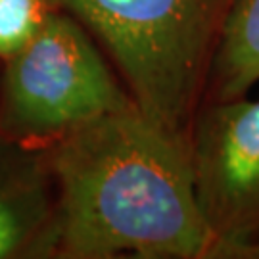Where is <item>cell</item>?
Listing matches in <instances>:
<instances>
[{
  "mask_svg": "<svg viewBox=\"0 0 259 259\" xmlns=\"http://www.w3.org/2000/svg\"><path fill=\"white\" fill-rule=\"evenodd\" d=\"M54 257L221 259L198 207L188 148L131 104L45 150Z\"/></svg>",
  "mask_w": 259,
  "mask_h": 259,
  "instance_id": "1",
  "label": "cell"
},
{
  "mask_svg": "<svg viewBox=\"0 0 259 259\" xmlns=\"http://www.w3.org/2000/svg\"><path fill=\"white\" fill-rule=\"evenodd\" d=\"M152 123L188 148L236 0H58Z\"/></svg>",
  "mask_w": 259,
  "mask_h": 259,
  "instance_id": "2",
  "label": "cell"
},
{
  "mask_svg": "<svg viewBox=\"0 0 259 259\" xmlns=\"http://www.w3.org/2000/svg\"><path fill=\"white\" fill-rule=\"evenodd\" d=\"M127 87L79 19L58 10L2 64L0 135L47 150L106 113L131 106Z\"/></svg>",
  "mask_w": 259,
  "mask_h": 259,
  "instance_id": "3",
  "label": "cell"
},
{
  "mask_svg": "<svg viewBox=\"0 0 259 259\" xmlns=\"http://www.w3.org/2000/svg\"><path fill=\"white\" fill-rule=\"evenodd\" d=\"M188 159L221 259H259V98L205 102L188 139Z\"/></svg>",
  "mask_w": 259,
  "mask_h": 259,
  "instance_id": "4",
  "label": "cell"
},
{
  "mask_svg": "<svg viewBox=\"0 0 259 259\" xmlns=\"http://www.w3.org/2000/svg\"><path fill=\"white\" fill-rule=\"evenodd\" d=\"M56 188L45 150L0 135V259L54 257Z\"/></svg>",
  "mask_w": 259,
  "mask_h": 259,
  "instance_id": "5",
  "label": "cell"
},
{
  "mask_svg": "<svg viewBox=\"0 0 259 259\" xmlns=\"http://www.w3.org/2000/svg\"><path fill=\"white\" fill-rule=\"evenodd\" d=\"M257 83L259 0H236L213 62L205 102L248 96L250 89Z\"/></svg>",
  "mask_w": 259,
  "mask_h": 259,
  "instance_id": "6",
  "label": "cell"
},
{
  "mask_svg": "<svg viewBox=\"0 0 259 259\" xmlns=\"http://www.w3.org/2000/svg\"><path fill=\"white\" fill-rule=\"evenodd\" d=\"M58 10V0H0V64L18 54Z\"/></svg>",
  "mask_w": 259,
  "mask_h": 259,
  "instance_id": "7",
  "label": "cell"
}]
</instances>
